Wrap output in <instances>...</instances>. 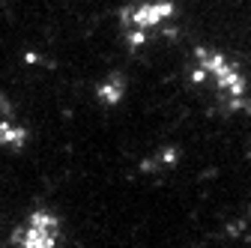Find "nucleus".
Here are the masks:
<instances>
[{"mask_svg":"<svg viewBox=\"0 0 251 248\" xmlns=\"http://www.w3.org/2000/svg\"><path fill=\"white\" fill-rule=\"evenodd\" d=\"M192 78L198 84H209L218 96L225 99L230 111H251L248 81L233 60L215 48H198L195 51V72Z\"/></svg>","mask_w":251,"mask_h":248,"instance_id":"obj_1","label":"nucleus"},{"mask_svg":"<svg viewBox=\"0 0 251 248\" xmlns=\"http://www.w3.org/2000/svg\"><path fill=\"white\" fill-rule=\"evenodd\" d=\"M176 15V6L171 0H141V3H129L120 9V30L129 48H141L150 36L162 33Z\"/></svg>","mask_w":251,"mask_h":248,"instance_id":"obj_2","label":"nucleus"},{"mask_svg":"<svg viewBox=\"0 0 251 248\" xmlns=\"http://www.w3.org/2000/svg\"><path fill=\"white\" fill-rule=\"evenodd\" d=\"M60 219H57V212L39 206L27 215V222L18 233V245L21 248H60Z\"/></svg>","mask_w":251,"mask_h":248,"instance_id":"obj_3","label":"nucleus"},{"mask_svg":"<svg viewBox=\"0 0 251 248\" xmlns=\"http://www.w3.org/2000/svg\"><path fill=\"white\" fill-rule=\"evenodd\" d=\"M123 96H126V78H123V75H111V78H105V81L96 87V99H99L105 108L120 105Z\"/></svg>","mask_w":251,"mask_h":248,"instance_id":"obj_4","label":"nucleus"},{"mask_svg":"<svg viewBox=\"0 0 251 248\" xmlns=\"http://www.w3.org/2000/svg\"><path fill=\"white\" fill-rule=\"evenodd\" d=\"M27 144V129L12 120H0V147L6 149H21Z\"/></svg>","mask_w":251,"mask_h":248,"instance_id":"obj_5","label":"nucleus"}]
</instances>
